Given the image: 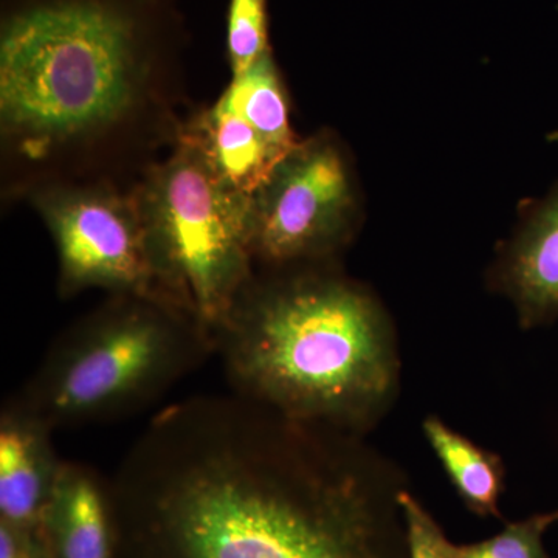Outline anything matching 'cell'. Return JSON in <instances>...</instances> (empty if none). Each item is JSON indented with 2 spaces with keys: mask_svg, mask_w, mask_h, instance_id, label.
<instances>
[{
  "mask_svg": "<svg viewBox=\"0 0 558 558\" xmlns=\"http://www.w3.org/2000/svg\"><path fill=\"white\" fill-rule=\"evenodd\" d=\"M403 488L365 435L233 392L161 410L109 484L121 558H409Z\"/></svg>",
  "mask_w": 558,
  "mask_h": 558,
  "instance_id": "1",
  "label": "cell"
},
{
  "mask_svg": "<svg viewBox=\"0 0 558 558\" xmlns=\"http://www.w3.org/2000/svg\"><path fill=\"white\" fill-rule=\"evenodd\" d=\"M178 0H2L7 197L142 174L183 120Z\"/></svg>",
  "mask_w": 558,
  "mask_h": 558,
  "instance_id": "2",
  "label": "cell"
},
{
  "mask_svg": "<svg viewBox=\"0 0 558 558\" xmlns=\"http://www.w3.org/2000/svg\"><path fill=\"white\" fill-rule=\"evenodd\" d=\"M233 395L368 435L398 398V339L379 301L323 266L256 271L215 333Z\"/></svg>",
  "mask_w": 558,
  "mask_h": 558,
  "instance_id": "3",
  "label": "cell"
},
{
  "mask_svg": "<svg viewBox=\"0 0 558 558\" xmlns=\"http://www.w3.org/2000/svg\"><path fill=\"white\" fill-rule=\"evenodd\" d=\"M216 352L186 312L109 295L54 341L17 400L51 429L130 416L156 402Z\"/></svg>",
  "mask_w": 558,
  "mask_h": 558,
  "instance_id": "4",
  "label": "cell"
},
{
  "mask_svg": "<svg viewBox=\"0 0 558 558\" xmlns=\"http://www.w3.org/2000/svg\"><path fill=\"white\" fill-rule=\"evenodd\" d=\"M131 190L168 299L215 336L256 274L250 197L227 185L182 140Z\"/></svg>",
  "mask_w": 558,
  "mask_h": 558,
  "instance_id": "5",
  "label": "cell"
},
{
  "mask_svg": "<svg viewBox=\"0 0 558 558\" xmlns=\"http://www.w3.org/2000/svg\"><path fill=\"white\" fill-rule=\"evenodd\" d=\"M25 197L53 240L61 296L105 290L109 295L142 296L174 306L161 284L131 186L53 183Z\"/></svg>",
  "mask_w": 558,
  "mask_h": 558,
  "instance_id": "6",
  "label": "cell"
},
{
  "mask_svg": "<svg viewBox=\"0 0 558 558\" xmlns=\"http://www.w3.org/2000/svg\"><path fill=\"white\" fill-rule=\"evenodd\" d=\"M354 219V185L336 140L300 142L250 196L256 271L329 264L351 238Z\"/></svg>",
  "mask_w": 558,
  "mask_h": 558,
  "instance_id": "7",
  "label": "cell"
},
{
  "mask_svg": "<svg viewBox=\"0 0 558 558\" xmlns=\"http://www.w3.org/2000/svg\"><path fill=\"white\" fill-rule=\"evenodd\" d=\"M53 432L16 398L0 413V521L46 543L47 512L64 462Z\"/></svg>",
  "mask_w": 558,
  "mask_h": 558,
  "instance_id": "8",
  "label": "cell"
},
{
  "mask_svg": "<svg viewBox=\"0 0 558 558\" xmlns=\"http://www.w3.org/2000/svg\"><path fill=\"white\" fill-rule=\"evenodd\" d=\"M497 284L513 301L524 329L558 318V186L529 213L499 259Z\"/></svg>",
  "mask_w": 558,
  "mask_h": 558,
  "instance_id": "9",
  "label": "cell"
},
{
  "mask_svg": "<svg viewBox=\"0 0 558 558\" xmlns=\"http://www.w3.org/2000/svg\"><path fill=\"white\" fill-rule=\"evenodd\" d=\"M51 558H113L116 524L109 484L76 462H62L46 520Z\"/></svg>",
  "mask_w": 558,
  "mask_h": 558,
  "instance_id": "10",
  "label": "cell"
},
{
  "mask_svg": "<svg viewBox=\"0 0 558 558\" xmlns=\"http://www.w3.org/2000/svg\"><path fill=\"white\" fill-rule=\"evenodd\" d=\"M178 140L199 150L209 168L227 185L248 197L269 179L282 159L259 132L220 97L215 105L191 112L180 126Z\"/></svg>",
  "mask_w": 558,
  "mask_h": 558,
  "instance_id": "11",
  "label": "cell"
},
{
  "mask_svg": "<svg viewBox=\"0 0 558 558\" xmlns=\"http://www.w3.org/2000/svg\"><path fill=\"white\" fill-rule=\"evenodd\" d=\"M422 429L465 508L478 517L501 519L499 499L506 487L501 457L465 438L433 414L425 417Z\"/></svg>",
  "mask_w": 558,
  "mask_h": 558,
  "instance_id": "12",
  "label": "cell"
},
{
  "mask_svg": "<svg viewBox=\"0 0 558 558\" xmlns=\"http://www.w3.org/2000/svg\"><path fill=\"white\" fill-rule=\"evenodd\" d=\"M220 98L244 117L279 156H288L299 145L300 140L290 128L288 97L271 51L242 75L231 76Z\"/></svg>",
  "mask_w": 558,
  "mask_h": 558,
  "instance_id": "13",
  "label": "cell"
},
{
  "mask_svg": "<svg viewBox=\"0 0 558 558\" xmlns=\"http://www.w3.org/2000/svg\"><path fill=\"white\" fill-rule=\"evenodd\" d=\"M269 51L267 0H230L227 54L231 76L242 75Z\"/></svg>",
  "mask_w": 558,
  "mask_h": 558,
  "instance_id": "14",
  "label": "cell"
},
{
  "mask_svg": "<svg viewBox=\"0 0 558 558\" xmlns=\"http://www.w3.org/2000/svg\"><path fill=\"white\" fill-rule=\"evenodd\" d=\"M556 521L558 510L508 523L494 537L458 546V558H549L543 537Z\"/></svg>",
  "mask_w": 558,
  "mask_h": 558,
  "instance_id": "15",
  "label": "cell"
},
{
  "mask_svg": "<svg viewBox=\"0 0 558 558\" xmlns=\"http://www.w3.org/2000/svg\"><path fill=\"white\" fill-rule=\"evenodd\" d=\"M399 501L405 519L409 558H458V546L447 538L438 521L409 487L400 492Z\"/></svg>",
  "mask_w": 558,
  "mask_h": 558,
  "instance_id": "16",
  "label": "cell"
},
{
  "mask_svg": "<svg viewBox=\"0 0 558 558\" xmlns=\"http://www.w3.org/2000/svg\"><path fill=\"white\" fill-rule=\"evenodd\" d=\"M0 558H51L44 539L11 527L0 521Z\"/></svg>",
  "mask_w": 558,
  "mask_h": 558,
  "instance_id": "17",
  "label": "cell"
}]
</instances>
